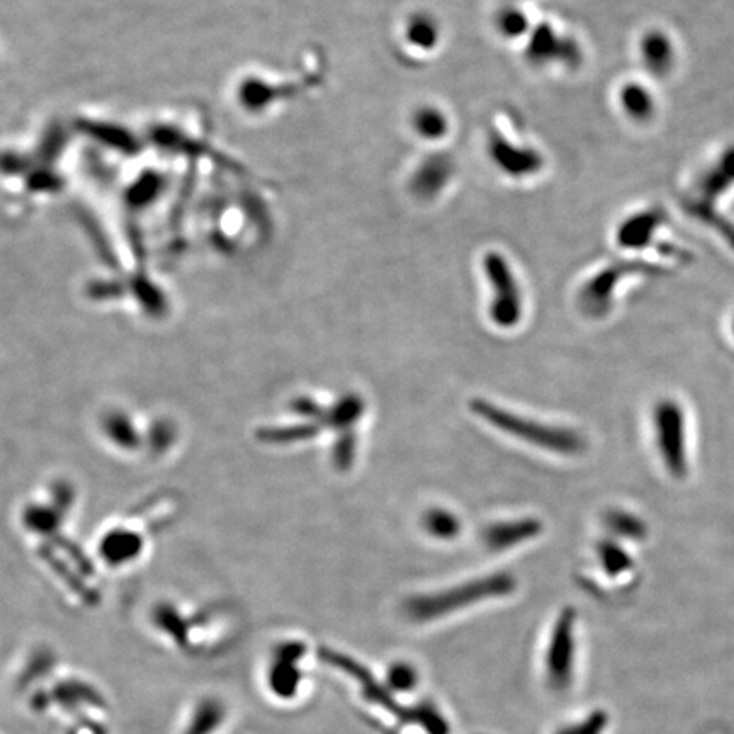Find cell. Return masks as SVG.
<instances>
[{
	"label": "cell",
	"mask_w": 734,
	"mask_h": 734,
	"mask_svg": "<svg viewBox=\"0 0 734 734\" xmlns=\"http://www.w3.org/2000/svg\"><path fill=\"white\" fill-rule=\"evenodd\" d=\"M291 410L296 415L314 422L319 427L320 425H326V427L334 428V430H338L340 434H347L350 433V428L353 425L361 421V416L364 415L365 404L358 394L344 395L329 409L311 400V398L299 397L291 403Z\"/></svg>",
	"instance_id": "cell-4"
},
{
	"label": "cell",
	"mask_w": 734,
	"mask_h": 734,
	"mask_svg": "<svg viewBox=\"0 0 734 734\" xmlns=\"http://www.w3.org/2000/svg\"><path fill=\"white\" fill-rule=\"evenodd\" d=\"M527 59L536 65L558 62L569 67L580 62V52L574 40L559 35L550 24H541L532 33L527 47Z\"/></svg>",
	"instance_id": "cell-5"
},
{
	"label": "cell",
	"mask_w": 734,
	"mask_h": 734,
	"mask_svg": "<svg viewBox=\"0 0 734 734\" xmlns=\"http://www.w3.org/2000/svg\"><path fill=\"white\" fill-rule=\"evenodd\" d=\"M515 580L511 574H495L490 577L467 581L454 589L422 595L407 604V613L415 621H433L448 616L461 607L487 601L491 597H503L514 592Z\"/></svg>",
	"instance_id": "cell-2"
},
{
	"label": "cell",
	"mask_w": 734,
	"mask_h": 734,
	"mask_svg": "<svg viewBox=\"0 0 734 734\" xmlns=\"http://www.w3.org/2000/svg\"><path fill=\"white\" fill-rule=\"evenodd\" d=\"M541 532V520L535 517L497 523L485 529L484 544L490 551H507L523 542L538 538Z\"/></svg>",
	"instance_id": "cell-7"
},
{
	"label": "cell",
	"mask_w": 734,
	"mask_h": 734,
	"mask_svg": "<svg viewBox=\"0 0 734 734\" xmlns=\"http://www.w3.org/2000/svg\"><path fill=\"white\" fill-rule=\"evenodd\" d=\"M389 680L397 688H412L415 685L416 677L410 665H397L389 672Z\"/></svg>",
	"instance_id": "cell-19"
},
{
	"label": "cell",
	"mask_w": 734,
	"mask_h": 734,
	"mask_svg": "<svg viewBox=\"0 0 734 734\" xmlns=\"http://www.w3.org/2000/svg\"><path fill=\"white\" fill-rule=\"evenodd\" d=\"M484 269L493 289L490 305L491 322L500 329H514L523 319V293L507 259L497 252H490L485 256Z\"/></svg>",
	"instance_id": "cell-3"
},
{
	"label": "cell",
	"mask_w": 734,
	"mask_h": 734,
	"mask_svg": "<svg viewBox=\"0 0 734 734\" xmlns=\"http://www.w3.org/2000/svg\"><path fill=\"white\" fill-rule=\"evenodd\" d=\"M454 173V162L446 155H433L425 158L412 177L413 194L421 199H434L445 191Z\"/></svg>",
	"instance_id": "cell-8"
},
{
	"label": "cell",
	"mask_w": 734,
	"mask_h": 734,
	"mask_svg": "<svg viewBox=\"0 0 734 734\" xmlns=\"http://www.w3.org/2000/svg\"><path fill=\"white\" fill-rule=\"evenodd\" d=\"M488 150L495 166L503 173L515 177V179L535 176L542 169V157L539 152L529 146L514 145L502 134L491 137Z\"/></svg>",
	"instance_id": "cell-6"
},
{
	"label": "cell",
	"mask_w": 734,
	"mask_h": 734,
	"mask_svg": "<svg viewBox=\"0 0 734 734\" xmlns=\"http://www.w3.org/2000/svg\"><path fill=\"white\" fill-rule=\"evenodd\" d=\"M334 464L340 472H347L352 466L353 458H356V437L352 434H340L337 442L334 446Z\"/></svg>",
	"instance_id": "cell-17"
},
{
	"label": "cell",
	"mask_w": 734,
	"mask_h": 734,
	"mask_svg": "<svg viewBox=\"0 0 734 734\" xmlns=\"http://www.w3.org/2000/svg\"><path fill=\"white\" fill-rule=\"evenodd\" d=\"M619 104H621L626 116L634 119V121H648L656 110L655 98H653L648 87L636 82L622 86L621 92H619Z\"/></svg>",
	"instance_id": "cell-11"
},
{
	"label": "cell",
	"mask_w": 734,
	"mask_h": 734,
	"mask_svg": "<svg viewBox=\"0 0 734 734\" xmlns=\"http://www.w3.org/2000/svg\"><path fill=\"white\" fill-rule=\"evenodd\" d=\"M609 526L616 529L617 535L621 536H638V523L634 518L624 514H613L609 517Z\"/></svg>",
	"instance_id": "cell-20"
},
{
	"label": "cell",
	"mask_w": 734,
	"mask_h": 734,
	"mask_svg": "<svg viewBox=\"0 0 734 734\" xmlns=\"http://www.w3.org/2000/svg\"><path fill=\"white\" fill-rule=\"evenodd\" d=\"M404 38L418 50H424V52L434 50L440 40L439 23L436 17L425 12L413 14L404 26Z\"/></svg>",
	"instance_id": "cell-12"
},
{
	"label": "cell",
	"mask_w": 734,
	"mask_h": 734,
	"mask_svg": "<svg viewBox=\"0 0 734 734\" xmlns=\"http://www.w3.org/2000/svg\"><path fill=\"white\" fill-rule=\"evenodd\" d=\"M571 632H574V610H565L554 628L550 658H548L554 683H558V679H562L566 664H568L569 652H571Z\"/></svg>",
	"instance_id": "cell-10"
},
{
	"label": "cell",
	"mask_w": 734,
	"mask_h": 734,
	"mask_svg": "<svg viewBox=\"0 0 734 734\" xmlns=\"http://www.w3.org/2000/svg\"><path fill=\"white\" fill-rule=\"evenodd\" d=\"M320 427L317 424L289 425V427L263 428L260 430V440L269 445H293L301 440L313 439L319 436Z\"/></svg>",
	"instance_id": "cell-15"
},
{
	"label": "cell",
	"mask_w": 734,
	"mask_h": 734,
	"mask_svg": "<svg viewBox=\"0 0 734 734\" xmlns=\"http://www.w3.org/2000/svg\"><path fill=\"white\" fill-rule=\"evenodd\" d=\"M497 29H499L500 35L505 36L508 40L520 38L529 29V20L524 12L517 11V9H505L497 16Z\"/></svg>",
	"instance_id": "cell-16"
},
{
	"label": "cell",
	"mask_w": 734,
	"mask_h": 734,
	"mask_svg": "<svg viewBox=\"0 0 734 734\" xmlns=\"http://www.w3.org/2000/svg\"><path fill=\"white\" fill-rule=\"evenodd\" d=\"M469 407H472V412L475 415H478L481 421L487 422L491 427H495L500 433L524 440L527 445L536 446L542 451L575 455L580 454L585 448V442L581 439L580 434L569 430V428L539 424L538 421L500 409L495 403L481 400V398L473 400Z\"/></svg>",
	"instance_id": "cell-1"
},
{
	"label": "cell",
	"mask_w": 734,
	"mask_h": 734,
	"mask_svg": "<svg viewBox=\"0 0 734 734\" xmlns=\"http://www.w3.org/2000/svg\"><path fill=\"white\" fill-rule=\"evenodd\" d=\"M424 527L428 535L440 541H451L461 535V520L446 508H433L424 515Z\"/></svg>",
	"instance_id": "cell-14"
},
{
	"label": "cell",
	"mask_w": 734,
	"mask_h": 734,
	"mask_svg": "<svg viewBox=\"0 0 734 734\" xmlns=\"http://www.w3.org/2000/svg\"><path fill=\"white\" fill-rule=\"evenodd\" d=\"M598 553H601L602 563H604L605 568L609 569L610 574H616L628 565V554L614 546L613 542H602Z\"/></svg>",
	"instance_id": "cell-18"
},
{
	"label": "cell",
	"mask_w": 734,
	"mask_h": 734,
	"mask_svg": "<svg viewBox=\"0 0 734 734\" xmlns=\"http://www.w3.org/2000/svg\"><path fill=\"white\" fill-rule=\"evenodd\" d=\"M413 130L424 140H440L449 131L448 116L439 107L422 106L413 113Z\"/></svg>",
	"instance_id": "cell-13"
},
{
	"label": "cell",
	"mask_w": 734,
	"mask_h": 734,
	"mask_svg": "<svg viewBox=\"0 0 734 734\" xmlns=\"http://www.w3.org/2000/svg\"><path fill=\"white\" fill-rule=\"evenodd\" d=\"M641 60L652 74L667 75L677 62L675 44L664 31L653 29L641 38Z\"/></svg>",
	"instance_id": "cell-9"
}]
</instances>
